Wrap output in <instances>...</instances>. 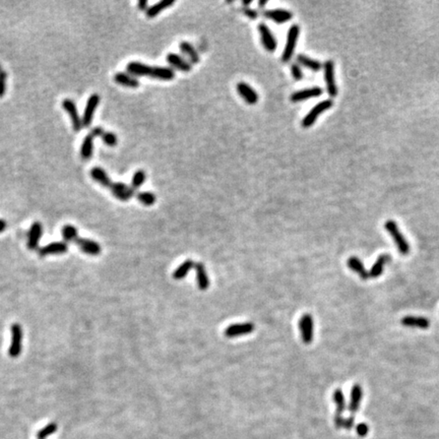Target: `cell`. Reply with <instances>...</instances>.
<instances>
[{
  "mask_svg": "<svg viewBox=\"0 0 439 439\" xmlns=\"http://www.w3.org/2000/svg\"><path fill=\"white\" fill-rule=\"evenodd\" d=\"M384 228L388 231V233L392 238L394 244H396L398 250L402 255H408L410 252V244L408 240L405 238L403 233L398 226V224L393 221V220H388L384 224Z\"/></svg>",
  "mask_w": 439,
  "mask_h": 439,
  "instance_id": "6da1fadb",
  "label": "cell"
},
{
  "mask_svg": "<svg viewBox=\"0 0 439 439\" xmlns=\"http://www.w3.org/2000/svg\"><path fill=\"white\" fill-rule=\"evenodd\" d=\"M300 35V27L298 24H294L288 31L287 42L282 53V61L289 62L293 58L295 54V49L297 46L298 38Z\"/></svg>",
  "mask_w": 439,
  "mask_h": 439,
  "instance_id": "7a4b0ae2",
  "label": "cell"
},
{
  "mask_svg": "<svg viewBox=\"0 0 439 439\" xmlns=\"http://www.w3.org/2000/svg\"><path fill=\"white\" fill-rule=\"evenodd\" d=\"M333 106H334V102H333V100H331V99H327V100L321 101V103L316 104L302 119V122H301L302 126L304 128L311 127L315 123L317 118L321 116V114L327 111V110L331 109Z\"/></svg>",
  "mask_w": 439,
  "mask_h": 439,
  "instance_id": "3957f363",
  "label": "cell"
},
{
  "mask_svg": "<svg viewBox=\"0 0 439 439\" xmlns=\"http://www.w3.org/2000/svg\"><path fill=\"white\" fill-rule=\"evenodd\" d=\"M257 30L259 33L260 41L263 48H265L268 52L276 51L278 47V41L277 38L274 37L271 30L270 29V27L265 23H261L258 25Z\"/></svg>",
  "mask_w": 439,
  "mask_h": 439,
  "instance_id": "277c9868",
  "label": "cell"
},
{
  "mask_svg": "<svg viewBox=\"0 0 439 439\" xmlns=\"http://www.w3.org/2000/svg\"><path fill=\"white\" fill-rule=\"evenodd\" d=\"M323 69L327 94L331 98H335L338 95V86L335 75V62L333 60H326L323 64Z\"/></svg>",
  "mask_w": 439,
  "mask_h": 439,
  "instance_id": "5b68a950",
  "label": "cell"
},
{
  "mask_svg": "<svg viewBox=\"0 0 439 439\" xmlns=\"http://www.w3.org/2000/svg\"><path fill=\"white\" fill-rule=\"evenodd\" d=\"M298 324L303 343L306 345L311 344V342L313 341V331H314V322L312 315L308 313L302 315V317L299 320Z\"/></svg>",
  "mask_w": 439,
  "mask_h": 439,
  "instance_id": "8992f818",
  "label": "cell"
},
{
  "mask_svg": "<svg viewBox=\"0 0 439 439\" xmlns=\"http://www.w3.org/2000/svg\"><path fill=\"white\" fill-rule=\"evenodd\" d=\"M62 107L65 111L68 113L71 119L73 130L75 133H79V131H81L82 128L84 127V124L83 120L79 114V110L78 107H76V104L74 103V101L71 100V99H64L62 101Z\"/></svg>",
  "mask_w": 439,
  "mask_h": 439,
  "instance_id": "52a82bcc",
  "label": "cell"
},
{
  "mask_svg": "<svg viewBox=\"0 0 439 439\" xmlns=\"http://www.w3.org/2000/svg\"><path fill=\"white\" fill-rule=\"evenodd\" d=\"M21 341H23V329L20 324L12 325V344L8 349V354L12 358H17L21 353Z\"/></svg>",
  "mask_w": 439,
  "mask_h": 439,
  "instance_id": "ba28073f",
  "label": "cell"
},
{
  "mask_svg": "<svg viewBox=\"0 0 439 439\" xmlns=\"http://www.w3.org/2000/svg\"><path fill=\"white\" fill-rule=\"evenodd\" d=\"M99 104H100V96L98 94H93L89 97V99H87L84 115L82 117L84 127L91 126L95 111L97 110Z\"/></svg>",
  "mask_w": 439,
  "mask_h": 439,
  "instance_id": "9c48e42d",
  "label": "cell"
},
{
  "mask_svg": "<svg viewBox=\"0 0 439 439\" xmlns=\"http://www.w3.org/2000/svg\"><path fill=\"white\" fill-rule=\"evenodd\" d=\"M110 190H111L114 197L122 202H127L135 195V191L133 187L123 182L112 183V185L110 186Z\"/></svg>",
  "mask_w": 439,
  "mask_h": 439,
  "instance_id": "30bf717a",
  "label": "cell"
},
{
  "mask_svg": "<svg viewBox=\"0 0 439 439\" xmlns=\"http://www.w3.org/2000/svg\"><path fill=\"white\" fill-rule=\"evenodd\" d=\"M236 89L239 96L242 98L247 104L249 105L257 104L259 100V96L257 92L254 90V87H252L245 82H239L236 85Z\"/></svg>",
  "mask_w": 439,
  "mask_h": 439,
  "instance_id": "8fae6325",
  "label": "cell"
},
{
  "mask_svg": "<svg viewBox=\"0 0 439 439\" xmlns=\"http://www.w3.org/2000/svg\"><path fill=\"white\" fill-rule=\"evenodd\" d=\"M255 329V325L251 322H243V323H234L228 326L224 335L227 338H237L241 336H246L251 334Z\"/></svg>",
  "mask_w": 439,
  "mask_h": 439,
  "instance_id": "7c38bea8",
  "label": "cell"
},
{
  "mask_svg": "<svg viewBox=\"0 0 439 439\" xmlns=\"http://www.w3.org/2000/svg\"><path fill=\"white\" fill-rule=\"evenodd\" d=\"M263 17L277 24H285L293 18V14L290 10L284 8H272L265 10L263 12Z\"/></svg>",
  "mask_w": 439,
  "mask_h": 439,
  "instance_id": "4fadbf2b",
  "label": "cell"
},
{
  "mask_svg": "<svg viewBox=\"0 0 439 439\" xmlns=\"http://www.w3.org/2000/svg\"><path fill=\"white\" fill-rule=\"evenodd\" d=\"M166 60L170 65V68L174 70L178 69L182 72H189L192 69V64L185 57L177 53H169L167 55Z\"/></svg>",
  "mask_w": 439,
  "mask_h": 439,
  "instance_id": "5bb4252c",
  "label": "cell"
},
{
  "mask_svg": "<svg viewBox=\"0 0 439 439\" xmlns=\"http://www.w3.org/2000/svg\"><path fill=\"white\" fill-rule=\"evenodd\" d=\"M322 93H323V90L320 86L307 87V89H303V90L293 93L291 95V101L293 103L303 102L306 100H309V99H312V98L320 97L322 95Z\"/></svg>",
  "mask_w": 439,
  "mask_h": 439,
  "instance_id": "9a60e30c",
  "label": "cell"
},
{
  "mask_svg": "<svg viewBox=\"0 0 439 439\" xmlns=\"http://www.w3.org/2000/svg\"><path fill=\"white\" fill-rule=\"evenodd\" d=\"M152 71V67L139 61H131L126 65V72L135 78H141V76H150Z\"/></svg>",
  "mask_w": 439,
  "mask_h": 439,
  "instance_id": "2e32d148",
  "label": "cell"
},
{
  "mask_svg": "<svg viewBox=\"0 0 439 439\" xmlns=\"http://www.w3.org/2000/svg\"><path fill=\"white\" fill-rule=\"evenodd\" d=\"M74 242L85 254L95 256L101 253V246L96 241L85 238H78Z\"/></svg>",
  "mask_w": 439,
  "mask_h": 439,
  "instance_id": "e0dca14e",
  "label": "cell"
},
{
  "mask_svg": "<svg viewBox=\"0 0 439 439\" xmlns=\"http://www.w3.org/2000/svg\"><path fill=\"white\" fill-rule=\"evenodd\" d=\"M175 70L168 67H152L150 78L163 82H168L175 79Z\"/></svg>",
  "mask_w": 439,
  "mask_h": 439,
  "instance_id": "ac0fdd59",
  "label": "cell"
},
{
  "mask_svg": "<svg viewBox=\"0 0 439 439\" xmlns=\"http://www.w3.org/2000/svg\"><path fill=\"white\" fill-rule=\"evenodd\" d=\"M362 398H363V389L360 384H355L351 390V399L348 407L351 414H355L359 411Z\"/></svg>",
  "mask_w": 439,
  "mask_h": 439,
  "instance_id": "d6986e66",
  "label": "cell"
},
{
  "mask_svg": "<svg viewBox=\"0 0 439 439\" xmlns=\"http://www.w3.org/2000/svg\"><path fill=\"white\" fill-rule=\"evenodd\" d=\"M179 48H180V51L182 52V54L184 55V57L187 59L191 64H197L200 62V60H201L200 54L191 43H189L187 41H182L179 44Z\"/></svg>",
  "mask_w": 439,
  "mask_h": 439,
  "instance_id": "ffe728a7",
  "label": "cell"
},
{
  "mask_svg": "<svg viewBox=\"0 0 439 439\" xmlns=\"http://www.w3.org/2000/svg\"><path fill=\"white\" fill-rule=\"evenodd\" d=\"M43 233V227L42 224L39 222L33 223L29 232V240H28V247L31 250L37 249L39 245V241L42 237Z\"/></svg>",
  "mask_w": 439,
  "mask_h": 439,
  "instance_id": "44dd1931",
  "label": "cell"
},
{
  "mask_svg": "<svg viewBox=\"0 0 439 439\" xmlns=\"http://www.w3.org/2000/svg\"><path fill=\"white\" fill-rule=\"evenodd\" d=\"M68 245L67 242H53L44 246L39 250L40 256H46L50 254H63L68 251Z\"/></svg>",
  "mask_w": 439,
  "mask_h": 439,
  "instance_id": "7402d4cb",
  "label": "cell"
},
{
  "mask_svg": "<svg viewBox=\"0 0 439 439\" xmlns=\"http://www.w3.org/2000/svg\"><path fill=\"white\" fill-rule=\"evenodd\" d=\"M114 81L116 84L126 87H130V89H136V87H138L140 84L139 81L136 78H135V76L122 71L115 73Z\"/></svg>",
  "mask_w": 439,
  "mask_h": 439,
  "instance_id": "603a6c76",
  "label": "cell"
},
{
  "mask_svg": "<svg viewBox=\"0 0 439 439\" xmlns=\"http://www.w3.org/2000/svg\"><path fill=\"white\" fill-rule=\"evenodd\" d=\"M194 269L196 271L197 287H199V289L202 291L206 290L208 287H210V280H208L207 272H206L204 265L202 262H196Z\"/></svg>",
  "mask_w": 439,
  "mask_h": 439,
  "instance_id": "cb8c5ba5",
  "label": "cell"
},
{
  "mask_svg": "<svg viewBox=\"0 0 439 439\" xmlns=\"http://www.w3.org/2000/svg\"><path fill=\"white\" fill-rule=\"evenodd\" d=\"M390 260H391V256L389 254L384 253V254L379 255L378 258L376 259V261L374 262V265L371 267V269L368 272L369 278H373V279L378 278L383 272L384 267H386L387 263H388Z\"/></svg>",
  "mask_w": 439,
  "mask_h": 439,
  "instance_id": "d4e9b609",
  "label": "cell"
},
{
  "mask_svg": "<svg viewBox=\"0 0 439 439\" xmlns=\"http://www.w3.org/2000/svg\"><path fill=\"white\" fill-rule=\"evenodd\" d=\"M402 324L408 327H417L421 329H426L429 327L430 322L426 317L422 316H405L401 321Z\"/></svg>",
  "mask_w": 439,
  "mask_h": 439,
  "instance_id": "484cf974",
  "label": "cell"
},
{
  "mask_svg": "<svg viewBox=\"0 0 439 439\" xmlns=\"http://www.w3.org/2000/svg\"><path fill=\"white\" fill-rule=\"evenodd\" d=\"M296 62H297L300 67L308 68L312 71H320L321 68L323 67L322 63L318 60H315L311 57H308L307 55L304 54H298L296 57Z\"/></svg>",
  "mask_w": 439,
  "mask_h": 439,
  "instance_id": "4316f807",
  "label": "cell"
},
{
  "mask_svg": "<svg viewBox=\"0 0 439 439\" xmlns=\"http://www.w3.org/2000/svg\"><path fill=\"white\" fill-rule=\"evenodd\" d=\"M90 174H91V177L96 182H98L99 184H101L103 187L110 188V186L112 185L111 179H110L107 172L103 168H101V167H94V168L91 169Z\"/></svg>",
  "mask_w": 439,
  "mask_h": 439,
  "instance_id": "83f0119b",
  "label": "cell"
},
{
  "mask_svg": "<svg viewBox=\"0 0 439 439\" xmlns=\"http://www.w3.org/2000/svg\"><path fill=\"white\" fill-rule=\"evenodd\" d=\"M174 3H175V0H160L159 2L149 6V8L146 12V15L148 17L153 18V17H156L158 15H160L162 12H164L165 9H167L170 6H172Z\"/></svg>",
  "mask_w": 439,
  "mask_h": 439,
  "instance_id": "f1b7e54d",
  "label": "cell"
},
{
  "mask_svg": "<svg viewBox=\"0 0 439 439\" xmlns=\"http://www.w3.org/2000/svg\"><path fill=\"white\" fill-rule=\"evenodd\" d=\"M347 266L349 267L350 270H352L353 271H355L357 274H359L360 278L362 280H367L369 278V273L366 270L365 267L362 261L356 257V256H352L348 258L347 260Z\"/></svg>",
  "mask_w": 439,
  "mask_h": 439,
  "instance_id": "f546056e",
  "label": "cell"
},
{
  "mask_svg": "<svg viewBox=\"0 0 439 439\" xmlns=\"http://www.w3.org/2000/svg\"><path fill=\"white\" fill-rule=\"evenodd\" d=\"M94 152V137L91 135H87L81 147V156L84 160H90L93 157Z\"/></svg>",
  "mask_w": 439,
  "mask_h": 439,
  "instance_id": "4dcf8cb0",
  "label": "cell"
},
{
  "mask_svg": "<svg viewBox=\"0 0 439 439\" xmlns=\"http://www.w3.org/2000/svg\"><path fill=\"white\" fill-rule=\"evenodd\" d=\"M333 400L337 405L335 417H343V413L346 410V401L342 389L337 388L333 393Z\"/></svg>",
  "mask_w": 439,
  "mask_h": 439,
  "instance_id": "1f68e13d",
  "label": "cell"
},
{
  "mask_svg": "<svg viewBox=\"0 0 439 439\" xmlns=\"http://www.w3.org/2000/svg\"><path fill=\"white\" fill-rule=\"evenodd\" d=\"M194 266H195V263L192 259L185 260L181 266H179L176 270H175V271L173 272V278L175 280L184 279L186 277V274L191 270V269L194 268Z\"/></svg>",
  "mask_w": 439,
  "mask_h": 439,
  "instance_id": "d6a6232c",
  "label": "cell"
},
{
  "mask_svg": "<svg viewBox=\"0 0 439 439\" xmlns=\"http://www.w3.org/2000/svg\"><path fill=\"white\" fill-rule=\"evenodd\" d=\"M136 200L146 206H152L156 203L157 197L152 192L150 191H139L135 194Z\"/></svg>",
  "mask_w": 439,
  "mask_h": 439,
  "instance_id": "836d02e7",
  "label": "cell"
},
{
  "mask_svg": "<svg viewBox=\"0 0 439 439\" xmlns=\"http://www.w3.org/2000/svg\"><path fill=\"white\" fill-rule=\"evenodd\" d=\"M62 236L64 239V242H73L79 237L78 234V230L72 225H65L62 228Z\"/></svg>",
  "mask_w": 439,
  "mask_h": 439,
  "instance_id": "e575fe53",
  "label": "cell"
},
{
  "mask_svg": "<svg viewBox=\"0 0 439 439\" xmlns=\"http://www.w3.org/2000/svg\"><path fill=\"white\" fill-rule=\"evenodd\" d=\"M147 179V173L144 170H137L133 176V179H131V187L135 191L136 189L140 188L141 185L146 182Z\"/></svg>",
  "mask_w": 439,
  "mask_h": 439,
  "instance_id": "d590c367",
  "label": "cell"
},
{
  "mask_svg": "<svg viewBox=\"0 0 439 439\" xmlns=\"http://www.w3.org/2000/svg\"><path fill=\"white\" fill-rule=\"evenodd\" d=\"M102 140L108 147H115L118 142V137L111 131H105L104 135H102Z\"/></svg>",
  "mask_w": 439,
  "mask_h": 439,
  "instance_id": "8d00e7d4",
  "label": "cell"
},
{
  "mask_svg": "<svg viewBox=\"0 0 439 439\" xmlns=\"http://www.w3.org/2000/svg\"><path fill=\"white\" fill-rule=\"evenodd\" d=\"M291 73H292V76H293V79L295 81H301L304 78L302 68L300 67V65L297 62L293 63L291 65Z\"/></svg>",
  "mask_w": 439,
  "mask_h": 439,
  "instance_id": "74e56055",
  "label": "cell"
},
{
  "mask_svg": "<svg viewBox=\"0 0 439 439\" xmlns=\"http://www.w3.org/2000/svg\"><path fill=\"white\" fill-rule=\"evenodd\" d=\"M7 72L4 69L0 70V98H2L6 92Z\"/></svg>",
  "mask_w": 439,
  "mask_h": 439,
  "instance_id": "f35d334b",
  "label": "cell"
},
{
  "mask_svg": "<svg viewBox=\"0 0 439 439\" xmlns=\"http://www.w3.org/2000/svg\"><path fill=\"white\" fill-rule=\"evenodd\" d=\"M356 431H357V434H358L359 436L364 437V436H366V435L368 434V432H369V427H368V425H367L366 423L362 422V423H360V424L357 425V427H356Z\"/></svg>",
  "mask_w": 439,
  "mask_h": 439,
  "instance_id": "ab89813d",
  "label": "cell"
},
{
  "mask_svg": "<svg viewBox=\"0 0 439 439\" xmlns=\"http://www.w3.org/2000/svg\"><path fill=\"white\" fill-rule=\"evenodd\" d=\"M244 14L250 19H256L258 17V14H257L256 10L252 9V8H249V7L244 9Z\"/></svg>",
  "mask_w": 439,
  "mask_h": 439,
  "instance_id": "60d3db41",
  "label": "cell"
},
{
  "mask_svg": "<svg viewBox=\"0 0 439 439\" xmlns=\"http://www.w3.org/2000/svg\"><path fill=\"white\" fill-rule=\"evenodd\" d=\"M104 133H105V130H104L102 127L97 126V127L92 128L90 135H91L93 137H98V136H101V137H102V135H104Z\"/></svg>",
  "mask_w": 439,
  "mask_h": 439,
  "instance_id": "b9f144b4",
  "label": "cell"
},
{
  "mask_svg": "<svg viewBox=\"0 0 439 439\" xmlns=\"http://www.w3.org/2000/svg\"><path fill=\"white\" fill-rule=\"evenodd\" d=\"M354 423H355L354 417H353V416H351V417H349V418L345 419V423H344V428H346V429H348V430L352 429V428L354 427Z\"/></svg>",
  "mask_w": 439,
  "mask_h": 439,
  "instance_id": "7bdbcfd3",
  "label": "cell"
},
{
  "mask_svg": "<svg viewBox=\"0 0 439 439\" xmlns=\"http://www.w3.org/2000/svg\"><path fill=\"white\" fill-rule=\"evenodd\" d=\"M137 7L139 10H144V12H147V9L149 8V1L148 0H140L137 3Z\"/></svg>",
  "mask_w": 439,
  "mask_h": 439,
  "instance_id": "ee69618b",
  "label": "cell"
},
{
  "mask_svg": "<svg viewBox=\"0 0 439 439\" xmlns=\"http://www.w3.org/2000/svg\"><path fill=\"white\" fill-rule=\"evenodd\" d=\"M6 226H7V224H6V222L4 221V220L0 219V233L4 232V230L6 229Z\"/></svg>",
  "mask_w": 439,
  "mask_h": 439,
  "instance_id": "f6af8a7d",
  "label": "cell"
},
{
  "mask_svg": "<svg viewBox=\"0 0 439 439\" xmlns=\"http://www.w3.org/2000/svg\"><path fill=\"white\" fill-rule=\"evenodd\" d=\"M267 4H268V1H267V0H263V1H261V0H260V1L258 2V5H259L260 7H265V6L267 5Z\"/></svg>",
  "mask_w": 439,
  "mask_h": 439,
  "instance_id": "bcb514c9",
  "label": "cell"
},
{
  "mask_svg": "<svg viewBox=\"0 0 439 439\" xmlns=\"http://www.w3.org/2000/svg\"><path fill=\"white\" fill-rule=\"evenodd\" d=\"M251 2H252V1H251V0H248V1H245V0H243V1H242V4H243V5H245V6H248V5H250V4H251Z\"/></svg>",
  "mask_w": 439,
  "mask_h": 439,
  "instance_id": "7dc6e473",
  "label": "cell"
},
{
  "mask_svg": "<svg viewBox=\"0 0 439 439\" xmlns=\"http://www.w3.org/2000/svg\"><path fill=\"white\" fill-rule=\"evenodd\" d=\"M2 68H1V64H0V70H1Z\"/></svg>",
  "mask_w": 439,
  "mask_h": 439,
  "instance_id": "c3c4849f",
  "label": "cell"
},
{
  "mask_svg": "<svg viewBox=\"0 0 439 439\" xmlns=\"http://www.w3.org/2000/svg\"><path fill=\"white\" fill-rule=\"evenodd\" d=\"M37 439H46V438H37Z\"/></svg>",
  "mask_w": 439,
  "mask_h": 439,
  "instance_id": "681fc988",
  "label": "cell"
}]
</instances>
